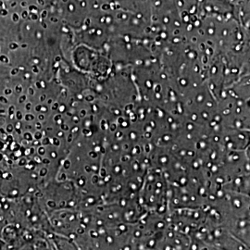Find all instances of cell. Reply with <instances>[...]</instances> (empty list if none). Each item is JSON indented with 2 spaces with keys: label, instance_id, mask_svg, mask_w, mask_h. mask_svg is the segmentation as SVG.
Returning <instances> with one entry per match:
<instances>
[{
  "label": "cell",
  "instance_id": "obj_2",
  "mask_svg": "<svg viewBox=\"0 0 250 250\" xmlns=\"http://www.w3.org/2000/svg\"><path fill=\"white\" fill-rule=\"evenodd\" d=\"M6 95H9V94H10V90H6V93H5Z\"/></svg>",
  "mask_w": 250,
  "mask_h": 250
},
{
  "label": "cell",
  "instance_id": "obj_1",
  "mask_svg": "<svg viewBox=\"0 0 250 250\" xmlns=\"http://www.w3.org/2000/svg\"><path fill=\"white\" fill-rule=\"evenodd\" d=\"M24 99H25V98H24V97H22L21 99H20V102H23V101H24Z\"/></svg>",
  "mask_w": 250,
  "mask_h": 250
}]
</instances>
